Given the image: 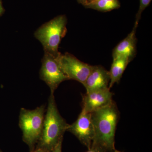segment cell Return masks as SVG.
<instances>
[{
	"instance_id": "cell-1",
	"label": "cell",
	"mask_w": 152,
	"mask_h": 152,
	"mask_svg": "<svg viewBox=\"0 0 152 152\" xmlns=\"http://www.w3.org/2000/svg\"><path fill=\"white\" fill-rule=\"evenodd\" d=\"M91 113L94 131L91 147L101 152H114L115 134L120 115L115 103L113 101Z\"/></svg>"
},
{
	"instance_id": "cell-2",
	"label": "cell",
	"mask_w": 152,
	"mask_h": 152,
	"mask_svg": "<svg viewBox=\"0 0 152 152\" xmlns=\"http://www.w3.org/2000/svg\"><path fill=\"white\" fill-rule=\"evenodd\" d=\"M69 125L60 115L54 94H50L45 114L42 134L36 147L47 152H51L60 140L63 138Z\"/></svg>"
},
{
	"instance_id": "cell-3",
	"label": "cell",
	"mask_w": 152,
	"mask_h": 152,
	"mask_svg": "<svg viewBox=\"0 0 152 152\" xmlns=\"http://www.w3.org/2000/svg\"><path fill=\"white\" fill-rule=\"evenodd\" d=\"M67 23L65 15H60L42 25L35 32V37L42 45L45 52L55 57L59 55V45L66 33Z\"/></svg>"
},
{
	"instance_id": "cell-4",
	"label": "cell",
	"mask_w": 152,
	"mask_h": 152,
	"mask_svg": "<svg viewBox=\"0 0 152 152\" xmlns=\"http://www.w3.org/2000/svg\"><path fill=\"white\" fill-rule=\"evenodd\" d=\"M46 109L42 105L33 110L22 108L19 115V126L23 132V140L30 151L35 148L40 138Z\"/></svg>"
},
{
	"instance_id": "cell-5",
	"label": "cell",
	"mask_w": 152,
	"mask_h": 152,
	"mask_svg": "<svg viewBox=\"0 0 152 152\" xmlns=\"http://www.w3.org/2000/svg\"><path fill=\"white\" fill-rule=\"evenodd\" d=\"M56 58L60 67L69 80H75L83 85L84 84L93 66L83 62L68 53L64 54L60 53Z\"/></svg>"
},
{
	"instance_id": "cell-6",
	"label": "cell",
	"mask_w": 152,
	"mask_h": 152,
	"mask_svg": "<svg viewBox=\"0 0 152 152\" xmlns=\"http://www.w3.org/2000/svg\"><path fill=\"white\" fill-rule=\"evenodd\" d=\"M56 57L45 52L39 72L40 78L48 86L51 94H54L61 83L69 80L60 67Z\"/></svg>"
},
{
	"instance_id": "cell-7",
	"label": "cell",
	"mask_w": 152,
	"mask_h": 152,
	"mask_svg": "<svg viewBox=\"0 0 152 152\" xmlns=\"http://www.w3.org/2000/svg\"><path fill=\"white\" fill-rule=\"evenodd\" d=\"M66 131L72 133L88 149H90L94 136L91 113L82 110L77 119L73 124L69 125Z\"/></svg>"
},
{
	"instance_id": "cell-8",
	"label": "cell",
	"mask_w": 152,
	"mask_h": 152,
	"mask_svg": "<svg viewBox=\"0 0 152 152\" xmlns=\"http://www.w3.org/2000/svg\"><path fill=\"white\" fill-rule=\"evenodd\" d=\"M113 95L109 88L86 93L83 96L82 110L92 113L102 108L113 102Z\"/></svg>"
},
{
	"instance_id": "cell-9",
	"label": "cell",
	"mask_w": 152,
	"mask_h": 152,
	"mask_svg": "<svg viewBox=\"0 0 152 152\" xmlns=\"http://www.w3.org/2000/svg\"><path fill=\"white\" fill-rule=\"evenodd\" d=\"M138 25L135 24L132 31L114 49L113 59L124 58L130 62L135 57L137 44L136 33Z\"/></svg>"
},
{
	"instance_id": "cell-10",
	"label": "cell",
	"mask_w": 152,
	"mask_h": 152,
	"mask_svg": "<svg viewBox=\"0 0 152 152\" xmlns=\"http://www.w3.org/2000/svg\"><path fill=\"white\" fill-rule=\"evenodd\" d=\"M110 82L109 71L101 66H93L92 69L83 86L86 93L109 88Z\"/></svg>"
},
{
	"instance_id": "cell-11",
	"label": "cell",
	"mask_w": 152,
	"mask_h": 152,
	"mask_svg": "<svg viewBox=\"0 0 152 152\" xmlns=\"http://www.w3.org/2000/svg\"><path fill=\"white\" fill-rule=\"evenodd\" d=\"M130 62L124 58L113 59L111 67L109 71L110 82L109 88L110 89L116 83H118Z\"/></svg>"
},
{
	"instance_id": "cell-12",
	"label": "cell",
	"mask_w": 152,
	"mask_h": 152,
	"mask_svg": "<svg viewBox=\"0 0 152 152\" xmlns=\"http://www.w3.org/2000/svg\"><path fill=\"white\" fill-rule=\"evenodd\" d=\"M84 6L86 8L107 12L119 8L121 4L118 0H91Z\"/></svg>"
},
{
	"instance_id": "cell-13",
	"label": "cell",
	"mask_w": 152,
	"mask_h": 152,
	"mask_svg": "<svg viewBox=\"0 0 152 152\" xmlns=\"http://www.w3.org/2000/svg\"><path fill=\"white\" fill-rule=\"evenodd\" d=\"M151 1V0H140V7H139L137 15H136V21L135 24L138 25L139 22L141 18L142 13L149 5Z\"/></svg>"
},
{
	"instance_id": "cell-14",
	"label": "cell",
	"mask_w": 152,
	"mask_h": 152,
	"mask_svg": "<svg viewBox=\"0 0 152 152\" xmlns=\"http://www.w3.org/2000/svg\"><path fill=\"white\" fill-rule=\"evenodd\" d=\"M63 139H61L51 152H62Z\"/></svg>"
},
{
	"instance_id": "cell-15",
	"label": "cell",
	"mask_w": 152,
	"mask_h": 152,
	"mask_svg": "<svg viewBox=\"0 0 152 152\" xmlns=\"http://www.w3.org/2000/svg\"><path fill=\"white\" fill-rule=\"evenodd\" d=\"M5 10L3 7L1 0H0V16L4 13Z\"/></svg>"
},
{
	"instance_id": "cell-16",
	"label": "cell",
	"mask_w": 152,
	"mask_h": 152,
	"mask_svg": "<svg viewBox=\"0 0 152 152\" xmlns=\"http://www.w3.org/2000/svg\"><path fill=\"white\" fill-rule=\"evenodd\" d=\"M78 2L82 4L83 5L85 6L91 0H77Z\"/></svg>"
},
{
	"instance_id": "cell-17",
	"label": "cell",
	"mask_w": 152,
	"mask_h": 152,
	"mask_svg": "<svg viewBox=\"0 0 152 152\" xmlns=\"http://www.w3.org/2000/svg\"><path fill=\"white\" fill-rule=\"evenodd\" d=\"M31 152H47L45 151V150H43L42 149L40 148L36 147Z\"/></svg>"
},
{
	"instance_id": "cell-18",
	"label": "cell",
	"mask_w": 152,
	"mask_h": 152,
	"mask_svg": "<svg viewBox=\"0 0 152 152\" xmlns=\"http://www.w3.org/2000/svg\"><path fill=\"white\" fill-rule=\"evenodd\" d=\"M86 152H101L96 149L95 148H93V147H91L90 149H88V151Z\"/></svg>"
},
{
	"instance_id": "cell-19",
	"label": "cell",
	"mask_w": 152,
	"mask_h": 152,
	"mask_svg": "<svg viewBox=\"0 0 152 152\" xmlns=\"http://www.w3.org/2000/svg\"><path fill=\"white\" fill-rule=\"evenodd\" d=\"M114 152H122L120 151H118V150H117L115 149V151H114Z\"/></svg>"
},
{
	"instance_id": "cell-20",
	"label": "cell",
	"mask_w": 152,
	"mask_h": 152,
	"mask_svg": "<svg viewBox=\"0 0 152 152\" xmlns=\"http://www.w3.org/2000/svg\"><path fill=\"white\" fill-rule=\"evenodd\" d=\"M0 152H2L1 151V150H0Z\"/></svg>"
},
{
	"instance_id": "cell-21",
	"label": "cell",
	"mask_w": 152,
	"mask_h": 152,
	"mask_svg": "<svg viewBox=\"0 0 152 152\" xmlns=\"http://www.w3.org/2000/svg\"></svg>"
}]
</instances>
